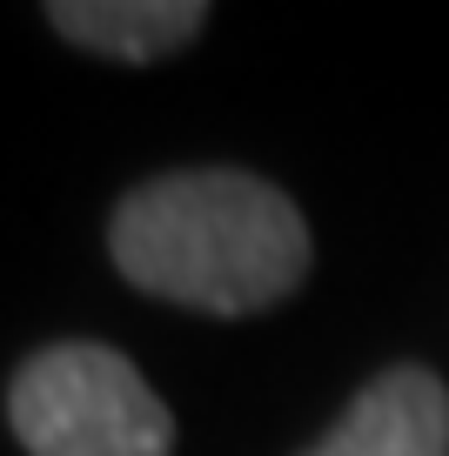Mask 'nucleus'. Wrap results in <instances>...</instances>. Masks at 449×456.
Wrapping results in <instances>:
<instances>
[{
	"mask_svg": "<svg viewBox=\"0 0 449 456\" xmlns=\"http://www.w3.org/2000/svg\"><path fill=\"white\" fill-rule=\"evenodd\" d=\"M47 28L108 61H161L208 28V7L201 0H61L47 7Z\"/></svg>",
	"mask_w": 449,
	"mask_h": 456,
	"instance_id": "4",
	"label": "nucleus"
},
{
	"mask_svg": "<svg viewBox=\"0 0 449 456\" xmlns=\"http://www.w3.org/2000/svg\"><path fill=\"white\" fill-rule=\"evenodd\" d=\"M114 269L201 315H255L309 275V222L282 188L241 168L155 175L108 222Z\"/></svg>",
	"mask_w": 449,
	"mask_h": 456,
	"instance_id": "1",
	"label": "nucleus"
},
{
	"mask_svg": "<svg viewBox=\"0 0 449 456\" xmlns=\"http://www.w3.org/2000/svg\"><path fill=\"white\" fill-rule=\"evenodd\" d=\"M7 423L28 456H168L175 416L108 342H54L20 362Z\"/></svg>",
	"mask_w": 449,
	"mask_h": 456,
	"instance_id": "2",
	"label": "nucleus"
},
{
	"mask_svg": "<svg viewBox=\"0 0 449 456\" xmlns=\"http://www.w3.org/2000/svg\"><path fill=\"white\" fill-rule=\"evenodd\" d=\"M302 456H449V389L443 376L396 362L342 410L315 450Z\"/></svg>",
	"mask_w": 449,
	"mask_h": 456,
	"instance_id": "3",
	"label": "nucleus"
}]
</instances>
